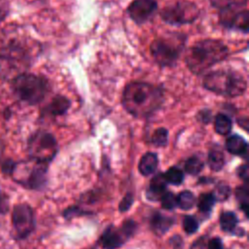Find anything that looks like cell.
<instances>
[{
	"label": "cell",
	"mask_w": 249,
	"mask_h": 249,
	"mask_svg": "<svg viewBox=\"0 0 249 249\" xmlns=\"http://www.w3.org/2000/svg\"><path fill=\"white\" fill-rule=\"evenodd\" d=\"M171 225H172V219L160 214L154 215L151 221V226L153 231L159 234L164 233L171 227Z\"/></svg>",
	"instance_id": "cell-17"
},
{
	"label": "cell",
	"mask_w": 249,
	"mask_h": 249,
	"mask_svg": "<svg viewBox=\"0 0 249 249\" xmlns=\"http://www.w3.org/2000/svg\"><path fill=\"white\" fill-rule=\"evenodd\" d=\"M199 16L197 6L187 0H179L165 6L161 12V18L172 25L192 23Z\"/></svg>",
	"instance_id": "cell-6"
},
{
	"label": "cell",
	"mask_w": 249,
	"mask_h": 249,
	"mask_svg": "<svg viewBox=\"0 0 249 249\" xmlns=\"http://www.w3.org/2000/svg\"><path fill=\"white\" fill-rule=\"evenodd\" d=\"M183 228L187 233L191 234L196 231L198 228V223L196 219L194 218L193 216H186L183 220Z\"/></svg>",
	"instance_id": "cell-27"
},
{
	"label": "cell",
	"mask_w": 249,
	"mask_h": 249,
	"mask_svg": "<svg viewBox=\"0 0 249 249\" xmlns=\"http://www.w3.org/2000/svg\"><path fill=\"white\" fill-rule=\"evenodd\" d=\"M213 7L221 12H234L245 7L247 0H210Z\"/></svg>",
	"instance_id": "cell-14"
},
{
	"label": "cell",
	"mask_w": 249,
	"mask_h": 249,
	"mask_svg": "<svg viewBox=\"0 0 249 249\" xmlns=\"http://www.w3.org/2000/svg\"><path fill=\"white\" fill-rule=\"evenodd\" d=\"M168 139V131L163 128L160 127L156 129L152 135V143L156 146H164L167 143Z\"/></svg>",
	"instance_id": "cell-25"
},
{
	"label": "cell",
	"mask_w": 249,
	"mask_h": 249,
	"mask_svg": "<svg viewBox=\"0 0 249 249\" xmlns=\"http://www.w3.org/2000/svg\"><path fill=\"white\" fill-rule=\"evenodd\" d=\"M238 175L243 179V180H247L248 176H249V171H248V165L244 164L242 166L239 167L238 169Z\"/></svg>",
	"instance_id": "cell-35"
},
{
	"label": "cell",
	"mask_w": 249,
	"mask_h": 249,
	"mask_svg": "<svg viewBox=\"0 0 249 249\" xmlns=\"http://www.w3.org/2000/svg\"><path fill=\"white\" fill-rule=\"evenodd\" d=\"M185 42L186 36L183 34L171 33L161 36L151 44V54L160 66H171L179 58Z\"/></svg>",
	"instance_id": "cell-4"
},
{
	"label": "cell",
	"mask_w": 249,
	"mask_h": 249,
	"mask_svg": "<svg viewBox=\"0 0 249 249\" xmlns=\"http://www.w3.org/2000/svg\"><path fill=\"white\" fill-rule=\"evenodd\" d=\"M208 249H223L221 239L217 237L212 238L208 243Z\"/></svg>",
	"instance_id": "cell-34"
},
{
	"label": "cell",
	"mask_w": 249,
	"mask_h": 249,
	"mask_svg": "<svg viewBox=\"0 0 249 249\" xmlns=\"http://www.w3.org/2000/svg\"><path fill=\"white\" fill-rule=\"evenodd\" d=\"M211 112H209V111H201V112H199V114H198V116H200L201 118H199V121L200 122H202V123H208L209 121H210V118H211V114H210Z\"/></svg>",
	"instance_id": "cell-36"
},
{
	"label": "cell",
	"mask_w": 249,
	"mask_h": 249,
	"mask_svg": "<svg viewBox=\"0 0 249 249\" xmlns=\"http://www.w3.org/2000/svg\"><path fill=\"white\" fill-rule=\"evenodd\" d=\"M221 228L226 231H232L237 224V218L232 212H225L220 217Z\"/></svg>",
	"instance_id": "cell-21"
},
{
	"label": "cell",
	"mask_w": 249,
	"mask_h": 249,
	"mask_svg": "<svg viewBox=\"0 0 249 249\" xmlns=\"http://www.w3.org/2000/svg\"><path fill=\"white\" fill-rule=\"evenodd\" d=\"M226 149L228 152L233 155H246L247 154V142L245 139L237 134L230 136L226 141Z\"/></svg>",
	"instance_id": "cell-12"
},
{
	"label": "cell",
	"mask_w": 249,
	"mask_h": 249,
	"mask_svg": "<svg viewBox=\"0 0 249 249\" xmlns=\"http://www.w3.org/2000/svg\"><path fill=\"white\" fill-rule=\"evenodd\" d=\"M216 199L212 194H203L199 196L198 198V208L202 212H207L210 211L211 208L213 207Z\"/></svg>",
	"instance_id": "cell-24"
},
{
	"label": "cell",
	"mask_w": 249,
	"mask_h": 249,
	"mask_svg": "<svg viewBox=\"0 0 249 249\" xmlns=\"http://www.w3.org/2000/svg\"><path fill=\"white\" fill-rule=\"evenodd\" d=\"M208 164L209 167L214 171L222 169L225 164V156L220 149L210 150L208 154Z\"/></svg>",
	"instance_id": "cell-19"
},
{
	"label": "cell",
	"mask_w": 249,
	"mask_h": 249,
	"mask_svg": "<svg viewBox=\"0 0 249 249\" xmlns=\"http://www.w3.org/2000/svg\"><path fill=\"white\" fill-rule=\"evenodd\" d=\"M157 8L156 0H133L127 9V13L134 22L141 24L155 14Z\"/></svg>",
	"instance_id": "cell-9"
},
{
	"label": "cell",
	"mask_w": 249,
	"mask_h": 249,
	"mask_svg": "<svg viewBox=\"0 0 249 249\" xmlns=\"http://www.w3.org/2000/svg\"><path fill=\"white\" fill-rule=\"evenodd\" d=\"M100 242L105 249H116L120 247L124 240L122 235L113 228H108L102 234Z\"/></svg>",
	"instance_id": "cell-13"
},
{
	"label": "cell",
	"mask_w": 249,
	"mask_h": 249,
	"mask_svg": "<svg viewBox=\"0 0 249 249\" xmlns=\"http://www.w3.org/2000/svg\"><path fill=\"white\" fill-rule=\"evenodd\" d=\"M162 102L161 89L145 82H131L123 91V106L135 118L149 117L161 106Z\"/></svg>",
	"instance_id": "cell-1"
},
{
	"label": "cell",
	"mask_w": 249,
	"mask_h": 249,
	"mask_svg": "<svg viewBox=\"0 0 249 249\" xmlns=\"http://www.w3.org/2000/svg\"><path fill=\"white\" fill-rule=\"evenodd\" d=\"M12 87L15 94L23 102L35 105L41 102L48 92L47 81L33 74H20L17 76Z\"/></svg>",
	"instance_id": "cell-5"
},
{
	"label": "cell",
	"mask_w": 249,
	"mask_h": 249,
	"mask_svg": "<svg viewBox=\"0 0 249 249\" xmlns=\"http://www.w3.org/2000/svg\"><path fill=\"white\" fill-rule=\"evenodd\" d=\"M203 87L219 95L236 97L244 93L247 84L238 72L222 69L208 73L203 79Z\"/></svg>",
	"instance_id": "cell-3"
},
{
	"label": "cell",
	"mask_w": 249,
	"mask_h": 249,
	"mask_svg": "<svg viewBox=\"0 0 249 249\" xmlns=\"http://www.w3.org/2000/svg\"><path fill=\"white\" fill-rule=\"evenodd\" d=\"M228 54L229 49L222 41L205 39L196 42L188 49L185 62L194 74L199 75L214 64L224 60Z\"/></svg>",
	"instance_id": "cell-2"
},
{
	"label": "cell",
	"mask_w": 249,
	"mask_h": 249,
	"mask_svg": "<svg viewBox=\"0 0 249 249\" xmlns=\"http://www.w3.org/2000/svg\"><path fill=\"white\" fill-rule=\"evenodd\" d=\"M136 228V225L134 222L132 221H127L124 224V227H123V231L126 234V235H130L133 231H134V229Z\"/></svg>",
	"instance_id": "cell-32"
},
{
	"label": "cell",
	"mask_w": 249,
	"mask_h": 249,
	"mask_svg": "<svg viewBox=\"0 0 249 249\" xmlns=\"http://www.w3.org/2000/svg\"><path fill=\"white\" fill-rule=\"evenodd\" d=\"M221 23L227 28H235L243 32H248L249 28V12L244 10L241 12H221Z\"/></svg>",
	"instance_id": "cell-10"
},
{
	"label": "cell",
	"mask_w": 249,
	"mask_h": 249,
	"mask_svg": "<svg viewBox=\"0 0 249 249\" xmlns=\"http://www.w3.org/2000/svg\"><path fill=\"white\" fill-rule=\"evenodd\" d=\"M160 201H161V206L165 209H173L177 205L176 197L171 192L163 193L162 196H160Z\"/></svg>",
	"instance_id": "cell-26"
},
{
	"label": "cell",
	"mask_w": 249,
	"mask_h": 249,
	"mask_svg": "<svg viewBox=\"0 0 249 249\" xmlns=\"http://www.w3.org/2000/svg\"><path fill=\"white\" fill-rule=\"evenodd\" d=\"M132 202H133V196L131 194H127L121 201L120 205H119V209L120 211L124 212V211H126L129 209V207L132 205Z\"/></svg>",
	"instance_id": "cell-30"
},
{
	"label": "cell",
	"mask_w": 249,
	"mask_h": 249,
	"mask_svg": "<svg viewBox=\"0 0 249 249\" xmlns=\"http://www.w3.org/2000/svg\"><path fill=\"white\" fill-rule=\"evenodd\" d=\"M9 208L8 196L0 190V214L5 213Z\"/></svg>",
	"instance_id": "cell-31"
},
{
	"label": "cell",
	"mask_w": 249,
	"mask_h": 249,
	"mask_svg": "<svg viewBox=\"0 0 249 249\" xmlns=\"http://www.w3.org/2000/svg\"><path fill=\"white\" fill-rule=\"evenodd\" d=\"M28 153L36 161L47 162L51 160L57 150L55 138L49 132L37 131L28 140Z\"/></svg>",
	"instance_id": "cell-7"
},
{
	"label": "cell",
	"mask_w": 249,
	"mask_h": 249,
	"mask_svg": "<svg viewBox=\"0 0 249 249\" xmlns=\"http://www.w3.org/2000/svg\"><path fill=\"white\" fill-rule=\"evenodd\" d=\"M165 186H166V181L164 179V176L162 174H158L157 176H155L152 179V181L150 183L148 196L151 197L152 196H154L153 199L160 198V196L164 193Z\"/></svg>",
	"instance_id": "cell-16"
},
{
	"label": "cell",
	"mask_w": 249,
	"mask_h": 249,
	"mask_svg": "<svg viewBox=\"0 0 249 249\" xmlns=\"http://www.w3.org/2000/svg\"><path fill=\"white\" fill-rule=\"evenodd\" d=\"M6 15H7V10L5 9L4 4L0 3V21H1L2 19H4V18L6 17Z\"/></svg>",
	"instance_id": "cell-37"
},
{
	"label": "cell",
	"mask_w": 249,
	"mask_h": 249,
	"mask_svg": "<svg viewBox=\"0 0 249 249\" xmlns=\"http://www.w3.org/2000/svg\"><path fill=\"white\" fill-rule=\"evenodd\" d=\"M12 221L19 237L27 236L34 229V216L32 209L26 204H18L13 210Z\"/></svg>",
	"instance_id": "cell-8"
},
{
	"label": "cell",
	"mask_w": 249,
	"mask_h": 249,
	"mask_svg": "<svg viewBox=\"0 0 249 249\" xmlns=\"http://www.w3.org/2000/svg\"><path fill=\"white\" fill-rule=\"evenodd\" d=\"M70 107V101L68 98L62 95H57L52 99L45 109V113L51 116H60L67 112Z\"/></svg>",
	"instance_id": "cell-11"
},
{
	"label": "cell",
	"mask_w": 249,
	"mask_h": 249,
	"mask_svg": "<svg viewBox=\"0 0 249 249\" xmlns=\"http://www.w3.org/2000/svg\"><path fill=\"white\" fill-rule=\"evenodd\" d=\"M176 201H177V205L180 208L184 210H188L195 205L196 197L192 192L184 191L178 195V196L176 197Z\"/></svg>",
	"instance_id": "cell-20"
},
{
	"label": "cell",
	"mask_w": 249,
	"mask_h": 249,
	"mask_svg": "<svg viewBox=\"0 0 249 249\" xmlns=\"http://www.w3.org/2000/svg\"><path fill=\"white\" fill-rule=\"evenodd\" d=\"M164 179L166 182L173 184V185H179L183 182L184 179V174L181 171V169L177 167H170L165 174L163 175Z\"/></svg>",
	"instance_id": "cell-22"
},
{
	"label": "cell",
	"mask_w": 249,
	"mask_h": 249,
	"mask_svg": "<svg viewBox=\"0 0 249 249\" xmlns=\"http://www.w3.org/2000/svg\"><path fill=\"white\" fill-rule=\"evenodd\" d=\"M158 166V156L154 153L145 154L139 161V171L143 175H149L153 173Z\"/></svg>",
	"instance_id": "cell-15"
},
{
	"label": "cell",
	"mask_w": 249,
	"mask_h": 249,
	"mask_svg": "<svg viewBox=\"0 0 249 249\" xmlns=\"http://www.w3.org/2000/svg\"><path fill=\"white\" fill-rule=\"evenodd\" d=\"M236 196L241 202V205L244 206V211L246 212L248 208V190L247 188L241 187L236 190Z\"/></svg>",
	"instance_id": "cell-29"
},
{
	"label": "cell",
	"mask_w": 249,
	"mask_h": 249,
	"mask_svg": "<svg viewBox=\"0 0 249 249\" xmlns=\"http://www.w3.org/2000/svg\"><path fill=\"white\" fill-rule=\"evenodd\" d=\"M203 167V162L201 161V160L197 157H191L190 159L187 160L186 163H185V170L192 175L197 174L198 172H200V170Z\"/></svg>",
	"instance_id": "cell-23"
},
{
	"label": "cell",
	"mask_w": 249,
	"mask_h": 249,
	"mask_svg": "<svg viewBox=\"0 0 249 249\" xmlns=\"http://www.w3.org/2000/svg\"><path fill=\"white\" fill-rule=\"evenodd\" d=\"M1 154H2V146L0 144V157H1Z\"/></svg>",
	"instance_id": "cell-38"
},
{
	"label": "cell",
	"mask_w": 249,
	"mask_h": 249,
	"mask_svg": "<svg viewBox=\"0 0 249 249\" xmlns=\"http://www.w3.org/2000/svg\"><path fill=\"white\" fill-rule=\"evenodd\" d=\"M15 165H16V163H15L14 161H12L11 160H6V161L3 163V165H2V170H3V172H5V173H10V174H12V172H13V170H14V168H15Z\"/></svg>",
	"instance_id": "cell-33"
},
{
	"label": "cell",
	"mask_w": 249,
	"mask_h": 249,
	"mask_svg": "<svg viewBox=\"0 0 249 249\" xmlns=\"http://www.w3.org/2000/svg\"><path fill=\"white\" fill-rule=\"evenodd\" d=\"M214 126L217 133L221 135H227L231 130L232 122L229 116L225 114H218L215 117Z\"/></svg>",
	"instance_id": "cell-18"
},
{
	"label": "cell",
	"mask_w": 249,
	"mask_h": 249,
	"mask_svg": "<svg viewBox=\"0 0 249 249\" xmlns=\"http://www.w3.org/2000/svg\"><path fill=\"white\" fill-rule=\"evenodd\" d=\"M212 195L216 200H225L230 196V188L228 186H219Z\"/></svg>",
	"instance_id": "cell-28"
}]
</instances>
